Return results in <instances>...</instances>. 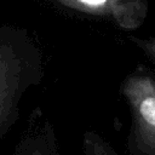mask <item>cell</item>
<instances>
[{
  "mask_svg": "<svg viewBox=\"0 0 155 155\" xmlns=\"http://www.w3.org/2000/svg\"><path fill=\"white\" fill-rule=\"evenodd\" d=\"M79 1L86 5H91V6H101L107 2V0H79Z\"/></svg>",
  "mask_w": 155,
  "mask_h": 155,
  "instance_id": "obj_6",
  "label": "cell"
},
{
  "mask_svg": "<svg viewBox=\"0 0 155 155\" xmlns=\"http://www.w3.org/2000/svg\"><path fill=\"white\" fill-rule=\"evenodd\" d=\"M29 39L0 40V142L19 116L24 92L40 81V56Z\"/></svg>",
  "mask_w": 155,
  "mask_h": 155,
  "instance_id": "obj_1",
  "label": "cell"
},
{
  "mask_svg": "<svg viewBox=\"0 0 155 155\" xmlns=\"http://www.w3.org/2000/svg\"><path fill=\"white\" fill-rule=\"evenodd\" d=\"M121 94L131 113L128 155H155V74L139 67L122 82Z\"/></svg>",
  "mask_w": 155,
  "mask_h": 155,
  "instance_id": "obj_2",
  "label": "cell"
},
{
  "mask_svg": "<svg viewBox=\"0 0 155 155\" xmlns=\"http://www.w3.org/2000/svg\"><path fill=\"white\" fill-rule=\"evenodd\" d=\"M10 155H59L54 130L40 110H35Z\"/></svg>",
  "mask_w": 155,
  "mask_h": 155,
  "instance_id": "obj_3",
  "label": "cell"
},
{
  "mask_svg": "<svg viewBox=\"0 0 155 155\" xmlns=\"http://www.w3.org/2000/svg\"><path fill=\"white\" fill-rule=\"evenodd\" d=\"M81 155H119L115 148L94 131H86L81 142Z\"/></svg>",
  "mask_w": 155,
  "mask_h": 155,
  "instance_id": "obj_4",
  "label": "cell"
},
{
  "mask_svg": "<svg viewBox=\"0 0 155 155\" xmlns=\"http://www.w3.org/2000/svg\"><path fill=\"white\" fill-rule=\"evenodd\" d=\"M148 57L149 59L155 64V38H147V39H139L131 36L130 38Z\"/></svg>",
  "mask_w": 155,
  "mask_h": 155,
  "instance_id": "obj_5",
  "label": "cell"
}]
</instances>
